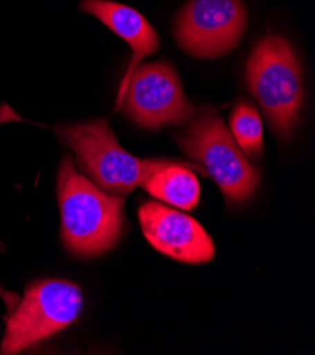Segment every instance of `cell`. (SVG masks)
Returning <instances> with one entry per match:
<instances>
[{
    "label": "cell",
    "instance_id": "obj_1",
    "mask_svg": "<svg viewBox=\"0 0 315 355\" xmlns=\"http://www.w3.org/2000/svg\"><path fill=\"white\" fill-rule=\"evenodd\" d=\"M57 193L61 211V239L75 257L92 258L109 252L125 232L123 197L103 191L80 173L71 156L58 168Z\"/></svg>",
    "mask_w": 315,
    "mask_h": 355
},
{
    "label": "cell",
    "instance_id": "obj_2",
    "mask_svg": "<svg viewBox=\"0 0 315 355\" xmlns=\"http://www.w3.org/2000/svg\"><path fill=\"white\" fill-rule=\"evenodd\" d=\"M62 145L71 149L88 179L103 191L127 196L154 170L170 160L138 159L123 149L107 119L51 126Z\"/></svg>",
    "mask_w": 315,
    "mask_h": 355
},
{
    "label": "cell",
    "instance_id": "obj_3",
    "mask_svg": "<svg viewBox=\"0 0 315 355\" xmlns=\"http://www.w3.org/2000/svg\"><path fill=\"white\" fill-rule=\"evenodd\" d=\"M174 139L183 153L201 164L221 189L228 204L248 201L260 184V171L237 146L218 112L202 110Z\"/></svg>",
    "mask_w": 315,
    "mask_h": 355
},
{
    "label": "cell",
    "instance_id": "obj_4",
    "mask_svg": "<svg viewBox=\"0 0 315 355\" xmlns=\"http://www.w3.org/2000/svg\"><path fill=\"white\" fill-rule=\"evenodd\" d=\"M246 83L270 128L289 137L298 123L304 99L301 65L291 44L276 34L263 37L249 55Z\"/></svg>",
    "mask_w": 315,
    "mask_h": 355
},
{
    "label": "cell",
    "instance_id": "obj_5",
    "mask_svg": "<svg viewBox=\"0 0 315 355\" xmlns=\"http://www.w3.org/2000/svg\"><path fill=\"white\" fill-rule=\"evenodd\" d=\"M118 106L134 123L150 130L186 126L197 114L176 68L165 61L140 64L125 76Z\"/></svg>",
    "mask_w": 315,
    "mask_h": 355
},
{
    "label": "cell",
    "instance_id": "obj_6",
    "mask_svg": "<svg viewBox=\"0 0 315 355\" xmlns=\"http://www.w3.org/2000/svg\"><path fill=\"white\" fill-rule=\"evenodd\" d=\"M84 306L82 291L73 282L44 279L31 283L9 317L3 354H17L73 324Z\"/></svg>",
    "mask_w": 315,
    "mask_h": 355
},
{
    "label": "cell",
    "instance_id": "obj_7",
    "mask_svg": "<svg viewBox=\"0 0 315 355\" xmlns=\"http://www.w3.org/2000/svg\"><path fill=\"white\" fill-rule=\"evenodd\" d=\"M246 26L242 0H190L177 15L174 37L195 58H218L239 44Z\"/></svg>",
    "mask_w": 315,
    "mask_h": 355
},
{
    "label": "cell",
    "instance_id": "obj_8",
    "mask_svg": "<svg viewBox=\"0 0 315 355\" xmlns=\"http://www.w3.org/2000/svg\"><path fill=\"white\" fill-rule=\"evenodd\" d=\"M138 220L149 243L172 259L198 265L215 255L214 242L204 227L177 209L146 202L138 209Z\"/></svg>",
    "mask_w": 315,
    "mask_h": 355
},
{
    "label": "cell",
    "instance_id": "obj_9",
    "mask_svg": "<svg viewBox=\"0 0 315 355\" xmlns=\"http://www.w3.org/2000/svg\"><path fill=\"white\" fill-rule=\"evenodd\" d=\"M80 9L95 16L130 46L133 60L126 76L130 74L145 57L152 55L159 50L160 39L157 31L137 10L112 2V0H81Z\"/></svg>",
    "mask_w": 315,
    "mask_h": 355
},
{
    "label": "cell",
    "instance_id": "obj_10",
    "mask_svg": "<svg viewBox=\"0 0 315 355\" xmlns=\"http://www.w3.org/2000/svg\"><path fill=\"white\" fill-rule=\"evenodd\" d=\"M191 167L186 162L170 160L150 173L140 186L163 202L192 209L199 201V183Z\"/></svg>",
    "mask_w": 315,
    "mask_h": 355
},
{
    "label": "cell",
    "instance_id": "obj_11",
    "mask_svg": "<svg viewBox=\"0 0 315 355\" xmlns=\"http://www.w3.org/2000/svg\"><path fill=\"white\" fill-rule=\"evenodd\" d=\"M229 128L237 146L246 157L258 159L263 152V125L255 106L240 99L229 118Z\"/></svg>",
    "mask_w": 315,
    "mask_h": 355
}]
</instances>
